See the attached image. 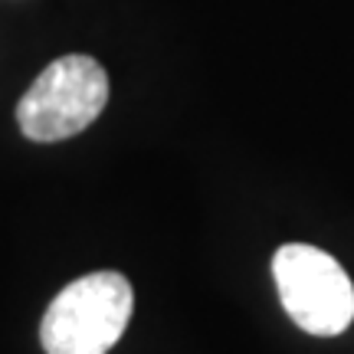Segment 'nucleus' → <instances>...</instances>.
Returning <instances> with one entry per match:
<instances>
[{"label": "nucleus", "instance_id": "nucleus-3", "mask_svg": "<svg viewBox=\"0 0 354 354\" xmlns=\"http://www.w3.org/2000/svg\"><path fill=\"white\" fill-rule=\"evenodd\" d=\"M109 102V76L92 56H63L37 76L17 105L20 131L33 141H63L86 131Z\"/></svg>", "mask_w": 354, "mask_h": 354}, {"label": "nucleus", "instance_id": "nucleus-2", "mask_svg": "<svg viewBox=\"0 0 354 354\" xmlns=\"http://www.w3.org/2000/svg\"><path fill=\"white\" fill-rule=\"evenodd\" d=\"M282 308L302 331L315 338H335L354 322V282L344 266L318 246L286 243L272 256Z\"/></svg>", "mask_w": 354, "mask_h": 354}, {"label": "nucleus", "instance_id": "nucleus-1", "mask_svg": "<svg viewBox=\"0 0 354 354\" xmlns=\"http://www.w3.org/2000/svg\"><path fill=\"white\" fill-rule=\"evenodd\" d=\"M135 292L122 272L73 279L50 302L39 344L46 354H109L131 322Z\"/></svg>", "mask_w": 354, "mask_h": 354}]
</instances>
